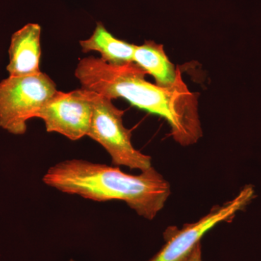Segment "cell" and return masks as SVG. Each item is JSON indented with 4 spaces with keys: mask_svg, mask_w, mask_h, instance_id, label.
Listing matches in <instances>:
<instances>
[{
    "mask_svg": "<svg viewBox=\"0 0 261 261\" xmlns=\"http://www.w3.org/2000/svg\"><path fill=\"white\" fill-rule=\"evenodd\" d=\"M41 34L37 23H28L11 37L9 63L6 69L9 76H25L40 73Z\"/></svg>",
    "mask_w": 261,
    "mask_h": 261,
    "instance_id": "cell-7",
    "label": "cell"
},
{
    "mask_svg": "<svg viewBox=\"0 0 261 261\" xmlns=\"http://www.w3.org/2000/svg\"><path fill=\"white\" fill-rule=\"evenodd\" d=\"M80 43L84 53L97 51L100 54V59L108 64L123 65L134 62L135 44L113 37L101 22H97L89 39Z\"/></svg>",
    "mask_w": 261,
    "mask_h": 261,
    "instance_id": "cell-9",
    "label": "cell"
},
{
    "mask_svg": "<svg viewBox=\"0 0 261 261\" xmlns=\"http://www.w3.org/2000/svg\"><path fill=\"white\" fill-rule=\"evenodd\" d=\"M68 261H75V260H73V259H70V260H68Z\"/></svg>",
    "mask_w": 261,
    "mask_h": 261,
    "instance_id": "cell-11",
    "label": "cell"
},
{
    "mask_svg": "<svg viewBox=\"0 0 261 261\" xmlns=\"http://www.w3.org/2000/svg\"><path fill=\"white\" fill-rule=\"evenodd\" d=\"M255 190L246 186L233 200L216 206L208 214L181 228H169L166 231V244L149 261H187L201 239L220 223L232 219L253 199Z\"/></svg>",
    "mask_w": 261,
    "mask_h": 261,
    "instance_id": "cell-5",
    "label": "cell"
},
{
    "mask_svg": "<svg viewBox=\"0 0 261 261\" xmlns=\"http://www.w3.org/2000/svg\"><path fill=\"white\" fill-rule=\"evenodd\" d=\"M89 92L93 113L88 137L107 151L114 166L140 171L152 167L150 156L142 153L132 145V134L123 125L124 111L116 107L112 99Z\"/></svg>",
    "mask_w": 261,
    "mask_h": 261,
    "instance_id": "cell-4",
    "label": "cell"
},
{
    "mask_svg": "<svg viewBox=\"0 0 261 261\" xmlns=\"http://www.w3.org/2000/svg\"><path fill=\"white\" fill-rule=\"evenodd\" d=\"M93 113L90 92L81 88L70 92L58 91L37 113L47 132L80 140L88 136Z\"/></svg>",
    "mask_w": 261,
    "mask_h": 261,
    "instance_id": "cell-6",
    "label": "cell"
},
{
    "mask_svg": "<svg viewBox=\"0 0 261 261\" xmlns=\"http://www.w3.org/2000/svg\"><path fill=\"white\" fill-rule=\"evenodd\" d=\"M187 261H202V248H201V244H199L194 251L192 252V255L189 257Z\"/></svg>",
    "mask_w": 261,
    "mask_h": 261,
    "instance_id": "cell-10",
    "label": "cell"
},
{
    "mask_svg": "<svg viewBox=\"0 0 261 261\" xmlns=\"http://www.w3.org/2000/svg\"><path fill=\"white\" fill-rule=\"evenodd\" d=\"M147 74L135 62L113 65L94 57L81 60L75 70L82 89L112 100L126 99L135 107L165 118L180 145L195 144L202 136L197 94L185 83L171 88L159 87L147 82Z\"/></svg>",
    "mask_w": 261,
    "mask_h": 261,
    "instance_id": "cell-1",
    "label": "cell"
},
{
    "mask_svg": "<svg viewBox=\"0 0 261 261\" xmlns=\"http://www.w3.org/2000/svg\"><path fill=\"white\" fill-rule=\"evenodd\" d=\"M134 62L152 75L159 87L171 88L185 83L180 70L169 61L162 44L146 41L142 45H136Z\"/></svg>",
    "mask_w": 261,
    "mask_h": 261,
    "instance_id": "cell-8",
    "label": "cell"
},
{
    "mask_svg": "<svg viewBox=\"0 0 261 261\" xmlns=\"http://www.w3.org/2000/svg\"><path fill=\"white\" fill-rule=\"evenodd\" d=\"M56 84L46 73L9 76L0 82V128L14 135H23L27 121L56 92Z\"/></svg>",
    "mask_w": 261,
    "mask_h": 261,
    "instance_id": "cell-3",
    "label": "cell"
},
{
    "mask_svg": "<svg viewBox=\"0 0 261 261\" xmlns=\"http://www.w3.org/2000/svg\"><path fill=\"white\" fill-rule=\"evenodd\" d=\"M42 181L63 193L87 200L123 201L148 220L162 210L171 194L169 183L154 168L132 175L123 172L119 166L81 159L56 163L47 170Z\"/></svg>",
    "mask_w": 261,
    "mask_h": 261,
    "instance_id": "cell-2",
    "label": "cell"
}]
</instances>
